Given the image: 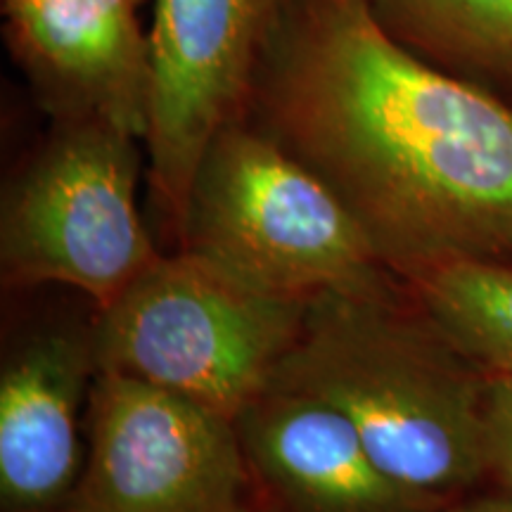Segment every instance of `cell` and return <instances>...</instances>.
Returning a JSON list of instances; mask_svg holds the SVG:
<instances>
[{
	"instance_id": "1",
	"label": "cell",
	"mask_w": 512,
	"mask_h": 512,
	"mask_svg": "<svg viewBox=\"0 0 512 512\" xmlns=\"http://www.w3.org/2000/svg\"><path fill=\"white\" fill-rule=\"evenodd\" d=\"M245 117L330 185L403 285L512 261V105L408 53L363 0H292Z\"/></svg>"
},
{
	"instance_id": "2",
	"label": "cell",
	"mask_w": 512,
	"mask_h": 512,
	"mask_svg": "<svg viewBox=\"0 0 512 512\" xmlns=\"http://www.w3.org/2000/svg\"><path fill=\"white\" fill-rule=\"evenodd\" d=\"M271 387L335 408L396 484L441 510L486 479V375L396 285L309 299Z\"/></svg>"
},
{
	"instance_id": "3",
	"label": "cell",
	"mask_w": 512,
	"mask_h": 512,
	"mask_svg": "<svg viewBox=\"0 0 512 512\" xmlns=\"http://www.w3.org/2000/svg\"><path fill=\"white\" fill-rule=\"evenodd\" d=\"M178 235L183 249L304 302L399 280L330 185L247 117L211 140Z\"/></svg>"
},
{
	"instance_id": "4",
	"label": "cell",
	"mask_w": 512,
	"mask_h": 512,
	"mask_svg": "<svg viewBox=\"0 0 512 512\" xmlns=\"http://www.w3.org/2000/svg\"><path fill=\"white\" fill-rule=\"evenodd\" d=\"M306 306L190 249L162 254L98 309L95 370L133 377L238 420L271 389Z\"/></svg>"
},
{
	"instance_id": "5",
	"label": "cell",
	"mask_w": 512,
	"mask_h": 512,
	"mask_svg": "<svg viewBox=\"0 0 512 512\" xmlns=\"http://www.w3.org/2000/svg\"><path fill=\"white\" fill-rule=\"evenodd\" d=\"M143 140L98 121H53L0 207L8 285H67L112 304L159 259L140 216Z\"/></svg>"
},
{
	"instance_id": "6",
	"label": "cell",
	"mask_w": 512,
	"mask_h": 512,
	"mask_svg": "<svg viewBox=\"0 0 512 512\" xmlns=\"http://www.w3.org/2000/svg\"><path fill=\"white\" fill-rule=\"evenodd\" d=\"M69 505L91 512H252L238 422L166 389L95 373Z\"/></svg>"
},
{
	"instance_id": "7",
	"label": "cell",
	"mask_w": 512,
	"mask_h": 512,
	"mask_svg": "<svg viewBox=\"0 0 512 512\" xmlns=\"http://www.w3.org/2000/svg\"><path fill=\"white\" fill-rule=\"evenodd\" d=\"M292 0H152L155 88L147 183L181 228L197 166L216 133L245 117L261 50Z\"/></svg>"
},
{
	"instance_id": "8",
	"label": "cell",
	"mask_w": 512,
	"mask_h": 512,
	"mask_svg": "<svg viewBox=\"0 0 512 512\" xmlns=\"http://www.w3.org/2000/svg\"><path fill=\"white\" fill-rule=\"evenodd\" d=\"M140 0H0L5 48L53 121H98L143 140L155 41Z\"/></svg>"
},
{
	"instance_id": "9",
	"label": "cell",
	"mask_w": 512,
	"mask_h": 512,
	"mask_svg": "<svg viewBox=\"0 0 512 512\" xmlns=\"http://www.w3.org/2000/svg\"><path fill=\"white\" fill-rule=\"evenodd\" d=\"M252 512H439L394 482L351 422L323 401L271 387L240 413Z\"/></svg>"
},
{
	"instance_id": "10",
	"label": "cell",
	"mask_w": 512,
	"mask_h": 512,
	"mask_svg": "<svg viewBox=\"0 0 512 512\" xmlns=\"http://www.w3.org/2000/svg\"><path fill=\"white\" fill-rule=\"evenodd\" d=\"M91 337L46 332L12 354L0 375L3 512H62L79 486L81 403L95 380Z\"/></svg>"
},
{
	"instance_id": "11",
	"label": "cell",
	"mask_w": 512,
	"mask_h": 512,
	"mask_svg": "<svg viewBox=\"0 0 512 512\" xmlns=\"http://www.w3.org/2000/svg\"><path fill=\"white\" fill-rule=\"evenodd\" d=\"M384 34L441 72L512 95V0H363Z\"/></svg>"
},
{
	"instance_id": "12",
	"label": "cell",
	"mask_w": 512,
	"mask_h": 512,
	"mask_svg": "<svg viewBox=\"0 0 512 512\" xmlns=\"http://www.w3.org/2000/svg\"><path fill=\"white\" fill-rule=\"evenodd\" d=\"M406 287L467 361L484 375H512V261H451Z\"/></svg>"
},
{
	"instance_id": "13",
	"label": "cell",
	"mask_w": 512,
	"mask_h": 512,
	"mask_svg": "<svg viewBox=\"0 0 512 512\" xmlns=\"http://www.w3.org/2000/svg\"><path fill=\"white\" fill-rule=\"evenodd\" d=\"M484 463L486 477L512 494V375H486Z\"/></svg>"
},
{
	"instance_id": "14",
	"label": "cell",
	"mask_w": 512,
	"mask_h": 512,
	"mask_svg": "<svg viewBox=\"0 0 512 512\" xmlns=\"http://www.w3.org/2000/svg\"><path fill=\"white\" fill-rule=\"evenodd\" d=\"M439 512H512V494H505L501 489L498 494H467Z\"/></svg>"
},
{
	"instance_id": "15",
	"label": "cell",
	"mask_w": 512,
	"mask_h": 512,
	"mask_svg": "<svg viewBox=\"0 0 512 512\" xmlns=\"http://www.w3.org/2000/svg\"><path fill=\"white\" fill-rule=\"evenodd\" d=\"M62 512H91V510H86V508H79V505H67V508H64Z\"/></svg>"
},
{
	"instance_id": "16",
	"label": "cell",
	"mask_w": 512,
	"mask_h": 512,
	"mask_svg": "<svg viewBox=\"0 0 512 512\" xmlns=\"http://www.w3.org/2000/svg\"><path fill=\"white\" fill-rule=\"evenodd\" d=\"M140 3H143V5H152V0H140Z\"/></svg>"
}]
</instances>
